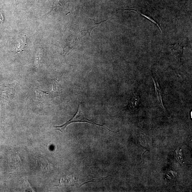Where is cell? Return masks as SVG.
I'll return each mask as SVG.
<instances>
[{
	"label": "cell",
	"instance_id": "obj_7",
	"mask_svg": "<svg viewBox=\"0 0 192 192\" xmlns=\"http://www.w3.org/2000/svg\"><path fill=\"white\" fill-rule=\"evenodd\" d=\"M3 17L1 13L0 12V24L2 23L3 21Z\"/></svg>",
	"mask_w": 192,
	"mask_h": 192
},
{
	"label": "cell",
	"instance_id": "obj_1",
	"mask_svg": "<svg viewBox=\"0 0 192 192\" xmlns=\"http://www.w3.org/2000/svg\"><path fill=\"white\" fill-rule=\"evenodd\" d=\"M78 108L77 112L74 116L73 118L71 119L69 121L66 122L64 124H63L61 126H54L56 129L55 130H57L61 132L64 133L65 131V129L67 127L68 125L71 124V123H87L91 124H94L97 125V126H101L103 127L107 128L108 130L109 131L111 132L116 133V132H113L109 129V128L105 127V126H103V125H99L97 123H94V122L90 121V120L88 119L87 117L85 116V114H84V112L83 111L82 107H81V104H79L78 106Z\"/></svg>",
	"mask_w": 192,
	"mask_h": 192
},
{
	"label": "cell",
	"instance_id": "obj_6",
	"mask_svg": "<svg viewBox=\"0 0 192 192\" xmlns=\"http://www.w3.org/2000/svg\"><path fill=\"white\" fill-rule=\"evenodd\" d=\"M90 19V20H92L94 21V22H95V25H94V27H91V28H89V29H87V30H83L81 31L80 32H87L88 33H89V36H90L91 32H92V30H93L94 28H95V27H98V26H99V25H100V24L102 23V22H105V21H106L107 20H107H104L103 21H102V22L98 23H96L95 21L94 20V19Z\"/></svg>",
	"mask_w": 192,
	"mask_h": 192
},
{
	"label": "cell",
	"instance_id": "obj_3",
	"mask_svg": "<svg viewBox=\"0 0 192 192\" xmlns=\"http://www.w3.org/2000/svg\"><path fill=\"white\" fill-rule=\"evenodd\" d=\"M171 48L176 56L179 57L181 56L182 52H183V47L181 45H179V44H176L172 46Z\"/></svg>",
	"mask_w": 192,
	"mask_h": 192
},
{
	"label": "cell",
	"instance_id": "obj_2",
	"mask_svg": "<svg viewBox=\"0 0 192 192\" xmlns=\"http://www.w3.org/2000/svg\"><path fill=\"white\" fill-rule=\"evenodd\" d=\"M152 78L154 84V86H155L156 95L158 102L159 105L162 107V109L164 111L166 114L167 115V110L164 107L163 102L162 92L160 85H159V83L157 81H156L154 80V78H153L152 76Z\"/></svg>",
	"mask_w": 192,
	"mask_h": 192
},
{
	"label": "cell",
	"instance_id": "obj_5",
	"mask_svg": "<svg viewBox=\"0 0 192 192\" xmlns=\"http://www.w3.org/2000/svg\"><path fill=\"white\" fill-rule=\"evenodd\" d=\"M126 10H132V11H136V12H137V13H139L141 15L143 16V17L149 19V20L151 21V22H152L153 23H154V24H155L156 25H157L158 27V28L159 29H160L161 34H162V30H161V29L160 28V26H159V25H158V24L156 22V21H154V20H153V19L149 17V16H148L145 15L142 13L139 12V11H136L135 10L131 9H126Z\"/></svg>",
	"mask_w": 192,
	"mask_h": 192
},
{
	"label": "cell",
	"instance_id": "obj_4",
	"mask_svg": "<svg viewBox=\"0 0 192 192\" xmlns=\"http://www.w3.org/2000/svg\"><path fill=\"white\" fill-rule=\"evenodd\" d=\"M140 101V99L139 94L137 92L133 93V96L130 104V106L133 108H134L137 106Z\"/></svg>",
	"mask_w": 192,
	"mask_h": 192
}]
</instances>
